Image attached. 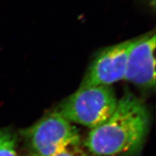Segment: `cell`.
<instances>
[{"instance_id":"cell-1","label":"cell","mask_w":156,"mask_h":156,"mask_svg":"<svg viewBox=\"0 0 156 156\" xmlns=\"http://www.w3.org/2000/svg\"><path fill=\"white\" fill-rule=\"evenodd\" d=\"M150 124L145 103L126 91L108 119L91 129L85 145L96 156H140Z\"/></svg>"},{"instance_id":"cell-7","label":"cell","mask_w":156,"mask_h":156,"mask_svg":"<svg viewBox=\"0 0 156 156\" xmlns=\"http://www.w3.org/2000/svg\"><path fill=\"white\" fill-rule=\"evenodd\" d=\"M51 156H88L82 149L80 145H72Z\"/></svg>"},{"instance_id":"cell-6","label":"cell","mask_w":156,"mask_h":156,"mask_svg":"<svg viewBox=\"0 0 156 156\" xmlns=\"http://www.w3.org/2000/svg\"><path fill=\"white\" fill-rule=\"evenodd\" d=\"M0 156H17L16 136L7 129H0Z\"/></svg>"},{"instance_id":"cell-5","label":"cell","mask_w":156,"mask_h":156,"mask_svg":"<svg viewBox=\"0 0 156 156\" xmlns=\"http://www.w3.org/2000/svg\"><path fill=\"white\" fill-rule=\"evenodd\" d=\"M155 34L137 38L129 55L124 80L142 88L155 86Z\"/></svg>"},{"instance_id":"cell-3","label":"cell","mask_w":156,"mask_h":156,"mask_svg":"<svg viewBox=\"0 0 156 156\" xmlns=\"http://www.w3.org/2000/svg\"><path fill=\"white\" fill-rule=\"evenodd\" d=\"M21 134L29 156H51L69 146L80 145L77 129L56 111L44 116Z\"/></svg>"},{"instance_id":"cell-2","label":"cell","mask_w":156,"mask_h":156,"mask_svg":"<svg viewBox=\"0 0 156 156\" xmlns=\"http://www.w3.org/2000/svg\"><path fill=\"white\" fill-rule=\"evenodd\" d=\"M117 102L114 90L110 86L80 87L55 111L70 122L93 129L108 119Z\"/></svg>"},{"instance_id":"cell-4","label":"cell","mask_w":156,"mask_h":156,"mask_svg":"<svg viewBox=\"0 0 156 156\" xmlns=\"http://www.w3.org/2000/svg\"><path fill=\"white\" fill-rule=\"evenodd\" d=\"M136 41L128 40L101 51L90 65L80 87L110 86L124 80L129 55Z\"/></svg>"}]
</instances>
